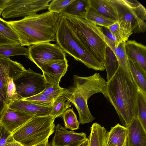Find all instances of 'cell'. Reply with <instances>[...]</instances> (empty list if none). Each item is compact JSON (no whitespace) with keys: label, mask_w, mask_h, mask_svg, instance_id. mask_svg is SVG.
Here are the masks:
<instances>
[{"label":"cell","mask_w":146,"mask_h":146,"mask_svg":"<svg viewBox=\"0 0 146 146\" xmlns=\"http://www.w3.org/2000/svg\"><path fill=\"white\" fill-rule=\"evenodd\" d=\"M107 82L106 98L114 108L123 126L127 127L137 117L139 89L120 66Z\"/></svg>","instance_id":"1"},{"label":"cell","mask_w":146,"mask_h":146,"mask_svg":"<svg viewBox=\"0 0 146 146\" xmlns=\"http://www.w3.org/2000/svg\"><path fill=\"white\" fill-rule=\"evenodd\" d=\"M61 18V14L48 11L7 22L17 36L21 45L30 46L55 41Z\"/></svg>","instance_id":"2"},{"label":"cell","mask_w":146,"mask_h":146,"mask_svg":"<svg viewBox=\"0 0 146 146\" xmlns=\"http://www.w3.org/2000/svg\"><path fill=\"white\" fill-rule=\"evenodd\" d=\"M72 86L64 88L62 96L72 103L78 112L80 123L84 124L95 119L90 111L88 101L93 95L101 93L106 97L107 82L99 73L87 77L74 75Z\"/></svg>","instance_id":"3"},{"label":"cell","mask_w":146,"mask_h":146,"mask_svg":"<svg viewBox=\"0 0 146 146\" xmlns=\"http://www.w3.org/2000/svg\"><path fill=\"white\" fill-rule=\"evenodd\" d=\"M61 14L83 49L104 67L106 50L108 45L101 27L84 18Z\"/></svg>","instance_id":"4"},{"label":"cell","mask_w":146,"mask_h":146,"mask_svg":"<svg viewBox=\"0 0 146 146\" xmlns=\"http://www.w3.org/2000/svg\"><path fill=\"white\" fill-rule=\"evenodd\" d=\"M116 10L119 28L125 38L146 31V9L135 0H111Z\"/></svg>","instance_id":"5"},{"label":"cell","mask_w":146,"mask_h":146,"mask_svg":"<svg viewBox=\"0 0 146 146\" xmlns=\"http://www.w3.org/2000/svg\"><path fill=\"white\" fill-rule=\"evenodd\" d=\"M55 119L50 115L33 117L12 133L13 137L23 146L47 143L54 131Z\"/></svg>","instance_id":"6"},{"label":"cell","mask_w":146,"mask_h":146,"mask_svg":"<svg viewBox=\"0 0 146 146\" xmlns=\"http://www.w3.org/2000/svg\"><path fill=\"white\" fill-rule=\"evenodd\" d=\"M55 41L66 54L83 63L88 68L96 71L105 70L104 66L96 61L83 49L74 37L62 15L57 31Z\"/></svg>","instance_id":"7"},{"label":"cell","mask_w":146,"mask_h":146,"mask_svg":"<svg viewBox=\"0 0 146 146\" xmlns=\"http://www.w3.org/2000/svg\"><path fill=\"white\" fill-rule=\"evenodd\" d=\"M20 99L32 97L41 93L46 84L42 75L30 69H25L13 80Z\"/></svg>","instance_id":"8"},{"label":"cell","mask_w":146,"mask_h":146,"mask_svg":"<svg viewBox=\"0 0 146 146\" xmlns=\"http://www.w3.org/2000/svg\"><path fill=\"white\" fill-rule=\"evenodd\" d=\"M51 0H9L1 15L5 19L26 17L48 9Z\"/></svg>","instance_id":"9"},{"label":"cell","mask_w":146,"mask_h":146,"mask_svg":"<svg viewBox=\"0 0 146 146\" xmlns=\"http://www.w3.org/2000/svg\"><path fill=\"white\" fill-rule=\"evenodd\" d=\"M28 49L27 58L40 69L50 62L66 58V53L56 44H37Z\"/></svg>","instance_id":"10"},{"label":"cell","mask_w":146,"mask_h":146,"mask_svg":"<svg viewBox=\"0 0 146 146\" xmlns=\"http://www.w3.org/2000/svg\"><path fill=\"white\" fill-rule=\"evenodd\" d=\"M25 69L20 63L13 60L9 58L0 56V111L5 105L8 77L14 79Z\"/></svg>","instance_id":"11"},{"label":"cell","mask_w":146,"mask_h":146,"mask_svg":"<svg viewBox=\"0 0 146 146\" xmlns=\"http://www.w3.org/2000/svg\"><path fill=\"white\" fill-rule=\"evenodd\" d=\"M33 117L27 113L11 109L6 105L0 111V123L12 133Z\"/></svg>","instance_id":"12"},{"label":"cell","mask_w":146,"mask_h":146,"mask_svg":"<svg viewBox=\"0 0 146 146\" xmlns=\"http://www.w3.org/2000/svg\"><path fill=\"white\" fill-rule=\"evenodd\" d=\"M68 66L66 58L50 62L42 66L40 69L46 84L52 87L59 85L61 78L67 71Z\"/></svg>","instance_id":"13"},{"label":"cell","mask_w":146,"mask_h":146,"mask_svg":"<svg viewBox=\"0 0 146 146\" xmlns=\"http://www.w3.org/2000/svg\"><path fill=\"white\" fill-rule=\"evenodd\" d=\"M54 131L51 142L54 146H78L87 138L85 133L69 131L59 124L55 126Z\"/></svg>","instance_id":"14"},{"label":"cell","mask_w":146,"mask_h":146,"mask_svg":"<svg viewBox=\"0 0 146 146\" xmlns=\"http://www.w3.org/2000/svg\"><path fill=\"white\" fill-rule=\"evenodd\" d=\"M126 127V146H146V131L137 117Z\"/></svg>","instance_id":"15"},{"label":"cell","mask_w":146,"mask_h":146,"mask_svg":"<svg viewBox=\"0 0 146 146\" xmlns=\"http://www.w3.org/2000/svg\"><path fill=\"white\" fill-rule=\"evenodd\" d=\"M7 105L11 109L22 111L35 117L49 115L52 108L39 105L31 101L23 99L16 101Z\"/></svg>","instance_id":"16"},{"label":"cell","mask_w":146,"mask_h":146,"mask_svg":"<svg viewBox=\"0 0 146 146\" xmlns=\"http://www.w3.org/2000/svg\"><path fill=\"white\" fill-rule=\"evenodd\" d=\"M125 48L128 59L146 71V47L135 40L126 41Z\"/></svg>","instance_id":"17"},{"label":"cell","mask_w":146,"mask_h":146,"mask_svg":"<svg viewBox=\"0 0 146 146\" xmlns=\"http://www.w3.org/2000/svg\"><path fill=\"white\" fill-rule=\"evenodd\" d=\"M127 128L119 123L111 127L109 132H107L105 146H123L127 137Z\"/></svg>","instance_id":"18"},{"label":"cell","mask_w":146,"mask_h":146,"mask_svg":"<svg viewBox=\"0 0 146 146\" xmlns=\"http://www.w3.org/2000/svg\"><path fill=\"white\" fill-rule=\"evenodd\" d=\"M105 41L115 54L119 66L132 79L129 67L128 59L125 48L126 41H123L116 46L114 42L104 35Z\"/></svg>","instance_id":"19"},{"label":"cell","mask_w":146,"mask_h":146,"mask_svg":"<svg viewBox=\"0 0 146 146\" xmlns=\"http://www.w3.org/2000/svg\"><path fill=\"white\" fill-rule=\"evenodd\" d=\"M89 6L100 14L117 22L115 8L111 0H88Z\"/></svg>","instance_id":"20"},{"label":"cell","mask_w":146,"mask_h":146,"mask_svg":"<svg viewBox=\"0 0 146 146\" xmlns=\"http://www.w3.org/2000/svg\"><path fill=\"white\" fill-rule=\"evenodd\" d=\"M128 63L132 79L139 90L146 94V71L138 64L129 59Z\"/></svg>","instance_id":"21"},{"label":"cell","mask_w":146,"mask_h":146,"mask_svg":"<svg viewBox=\"0 0 146 146\" xmlns=\"http://www.w3.org/2000/svg\"><path fill=\"white\" fill-rule=\"evenodd\" d=\"M107 131L104 127L94 123L90 127L88 137L89 146H104Z\"/></svg>","instance_id":"22"},{"label":"cell","mask_w":146,"mask_h":146,"mask_svg":"<svg viewBox=\"0 0 146 146\" xmlns=\"http://www.w3.org/2000/svg\"><path fill=\"white\" fill-rule=\"evenodd\" d=\"M88 5V0H75L60 14L84 18Z\"/></svg>","instance_id":"23"},{"label":"cell","mask_w":146,"mask_h":146,"mask_svg":"<svg viewBox=\"0 0 146 146\" xmlns=\"http://www.w3.org/2000/svg\"><path fill=\"white\" fill-rule=\"evenodd\" d=\"M84 19L98 26L107 27L117 22V21L104 16L94 11L89 6V4Z\"/></svg>","instance_id":"24"},{"label":"cell","mask_w":146,"mask_h":146,"mask_svg":"<svg viewBox=\"0 0 146 146\" xmlns=\"http://www.w3.org/2000/svg\"><path fill=\"white\" fill-rule=\"evenodd\" d=\"M119 64L115 54L112 50L108 46L106 48L104 67L107 73L108 82L118 69Z\"/></svg>","instance_id":"25"},{"label":"cell","mask_w":146,"mask_h":146,"mask_svg":"<svg viewBox=\"0 0 146 146\" xmlns=\"http://www.w3.org/2000/svg\"><path fill=\"white\" fill-rule=\"evenodd\" d=\"M28 49L21 45H5L0 46V56L9 58L11 56L23 55L27 56Z\"/></svg>","instance_id":"26"},{"label":"cell","mask_w":146,"mask_h":146,"mask_svg":"<svg viewBox=\"0 0 146 146\" xmlns=\"http://www.w3.org/2000/svg\"><path fill=\"white\" fill-rule=\"evenodd\" d=\"M62 96L58 97L54 102L49 114L54 119L62 116L64 111L71 107L70 102Z\"/></svg>","instance_id":"27"},{"label":"cell","mask_w":146,"mask_h":146,"mask_svg":"<svg viewBox=\"0 0 146 146\" xmlns=\"http://www.w3.org/2000/svg\"><path fill=\"white\" fill-rule=\"evenodd\" d=\"M137 117L144 129L146 131V94L139 90L137 96Z\"/></svg>","instance_id":"28"},{"label":"cell","mask_w":146,"mask_h":146,"mask_svg":"<svg viewBox=\"0 0 146 146\" xmlns=\"http://www.w3.org/2000/svg\"><path fill=\"white\" fill-rule=\"evenodd\" d=\"M64 122L65 128L73 130L79 129L80 122L73 108H68L62 115Z\"/></svg>","instance_id":"29"},{"label":"cell","mask_w":146,"mask_h":146,"mask_svg":"<svg viewBox=\"0 0 146 146\" xmlns=\"http://www.w3.org/2000/svg\"><path fill=\"white\" fill-rule=\"evenodd\" d=\"M13 80V78L10 77H8V78L6 88V98L5 105H8L20 100L16 91Z\"/></svg>","instance_id":"30"},{"label":"cell","mask_w":146,"mask_h":146,"mask_svg":"<svg viewBox=\"0 0 146 146\" xmlns=\"http://www.w3.org/2000/svg\"><path fill=\"white\" fill-rule=\"evenodd\" d=\"M0 34L18 44L20 45L19 40L17 34L9 25L7 21L0 17Z\"/></svg>","instance_id":"31"},{"label":"cell","mask_w":146,"mask_h":146,"mask_svg":"<svg viewBox=\"0 0 146 146\" xmlns=\"http://www.w3.org/2000/svg\"><path fill=\"white\" fill-rule=\"evenodd\" d=\"M29 101L37 104L47 107H52L54 100L48 96L40 93L32 97L22 99Z\"/></svg>","instance_id":"32"},{"label":"cell","mask_w":146,"mask_h":146,"mask_svg":"<svg viewBox=\"0 0 146 146\" xmlns=\"http://www.w3.org/2000/svg\"><path fill=\"white\" fill-rule=\"evenodd\" d=\"M75 0H53L49 4V11L58 14L61 12Z\"/></svg>","instance_id":"33"},{"label":"cell","mask_w":146,"mask_h":146,"mask_svg":"<svg viewBox=\"0 0 146 146\" xmlns=\"http://www.w3.org/2000/svg\"><path fill=\"white\" fill-rule=\"evenodd\" d=\"M64 89L59 85L52 87L46 84L45 88L41 93L52 98L55 101L58 97L62 96Z\"/></svg>","instance_id":"34"},{"label":"cell","mask_w":146,"mask_h":146,"mask_svg":"<svg viewBox=\"0 0 146 146\" xmlns=\"http://www.w3.org/2000/svg\"><path fill=\"white\" fill-rule=\"evenodd\" d=\"M13 139L12 133L0 123V146H3L7 142Z\"/></svg>","instance_id":"35"},{"label":"cell","mask_w":146,"mask_h":146,"mask_svg":"<svg viewBox=\"0 0 146 146\" xmlns=\"http://www.w3.org/2000/svg\"><path fill=\"white\" fill-rule=\"evenodd\" d=\"M112 34L115 37L119 43L123 41L128 40L125 38L123 33L120 29L117 22L108 27Z\"/></svg>","instance_id":"36"},{"label":"cell","mask_w":146,"mask_h":146,"mask_svg":"<svg viewBox=\"0 0 146 146\" xmlns=\"http://www.w3.org/2000/svg\"><path fill=\"white\" fill-rule=\"evenodd\" d=\"M101 27L104 35L108 38L113 42L115 43V46H117L119 43L118 42L116 38L112 34L108 27Z\"/></svg>","instance_id":"37"},{"label":"cell","mask_w":146,"mask_h":146,"mask_svg":"<svg viewBox=\"0 0 146 146\" xmlns=\"http://www.w3.org/2000/svg\"><path fill=\"white\" fill-rule=\"evenodd\" d=\"M5 45H19L0 34V46Z\"/></svg>","instance_id":"38"},{"label":"cell","mask_w":146,"mask_h":146,"mask_svg":"<svg viewBox=\"0 0 146 146\" xmlns=\"http://www.w3.org/2000/svg\"><path fill=\"white\" fill-rule=\"evenodd\" d=\"M3 146H23L14 139L7 142Z\"/></svg>","instance_id":"39"},{"label":"cell","mask_w":146,"mask_h":146,"mask_svg":"<svg viewBox=\"0 0 146 146\" xmlns=\"http://www.w3.org/2000/svg\"><path fill=\"white\" fill-rule=\"evenodd\" d=\"M9 0H0V9L2 11L4 9L6 5Z\"/></svg>","instance_id":"40"},{"label":"cell","mask_w":146,"mask_h":146,"mask_svg":"<svg viewBox=\"0 0 146 146\" xmlns=\"http://www.w3.org/2000/svg\"><path fill=\"white\" fill-rule=\"evenodd\" d=\"M78 146H89L88 138H87Z\"/></svg>","instance_id":"41"},{"label":"cell","mask_w":146,"mask_h":146,"mask_svg":"<svg viewBox=\"0 0 146 146\" xmlns=\"http://www.w3.org/2000/svg\"><path fill=\"white\" fill-rule=\"evenodd\" d=\"M47 143L39 144L34 146H46V145Z\"/></svg>","instance_id":"42"},{"label":"cell","mask_w":146,"mask_h":146,"mask_svg":"<svg viewBox=\"0 0 146 146\" xmlns=\"http://www.w3.org/2000/svg\"><path fill=\"white\" fill-rule=\"evenodd\" d=\"M46 146H54L51 144V142L48 143L46 145Z\"/></svg>","instance_id":"43"},{"label":"cell","mask_w":146,"mask_h":146,"mask_svg":"<svg viewBox=\"0 0 146 146\" xmlns=\"http://www.w3.org/2000/svg\"><path fill=\"white\" fill-rule=\"evenodd\" d=\"M123 146H126V140Z\"/></svg>","instance_id":"44"},{"label":"cell","mask_w":146,"mask_h":146,"mask_svg":"<svg viewBox=\"0 0 146 146\" xmlns=\"http://www.w3.org/2000/svg\"><path fill=\"white\" fill-rule=\"evenodd\" d=\"M2 12V10H1V9H0V16L1 15Z\"/></svg>","instance_id":"45"},{"label":"cell","mask_w":146,"mask_h":146,"mask_svg":"<svg viewBox=\"0 0 146 146\" xmlns=\"http://www.w3.org/2000/svg\"><path fill=\"white\" fill-rule=\"evenodd\" d=\"M104 146H105V144H104Z\"/></svg>","instance_id":"46"}]
</instances>
